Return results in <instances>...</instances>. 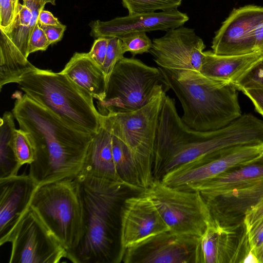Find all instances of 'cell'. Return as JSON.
I'll use <instances>...</instances> for the list:
<instances>
[{"mask_svg":"<svg viewBox=\"0 0 263 263\" xmlns=\"http://www.w3.org/2000/svg\"><path fill=\"white\" fill-rule=\"evenodd\" d=\"M12 114L33 142L29 175L38 185L79 175L93 136L69 125L25 93L16 95Z\"/></svg>","mask_w":263,"mask_h":263,"instance_id":"1","label":"cell"},{"mask_svg":"<svg viewBox=\"0 0 263 263\" xmlns=\"http://www.w3.org/2000/svg\"><path fill=\"white\" fill-rule=\"evenodd\" d=\"M263 144V121L245 114L219 129L199 132L189 128L179 116L175 100L162 103L157 129L153 169L158 179L168 172L229 147Z\"/></svg>","mask_w":263,"mask_h":263,"instance_id":"2","label":"cell"},{"mask_svg":"<svg viewBox=\"0 0 263 263\" xmlns=\"http://www.w3.org/2000/svg\"><path fill=\"white\" fill-rule=\"evenodd\" d=\"M73 182L81 206V229L67 259L74 263L119 262L120 202L126 187L83 174Z\"/></svg>","mask_w":263,"mask_h":263,"instance_id":"3","label":"cell"},{"mask_svg":"<svg viewBox=\"0 0 263 263\" xmlns=\"http://www.w3.org/2000/svg\"><path fill=\"white\" fill-rule=\"evenodd\" d=\"M160 68L180 102L183 112L181 118L189 128L216 130L242 115L237 89L232 83L210 79L196 70Z\"/></svg>","mask_w":263,"mask_h":263,"instance_id":"4","label":"cell"},{"mask_svg":"<svg viewBox=\"0 0 263 263\" xmlns=\"http://www.w3.org/2000/svg\"><path fill=\"white\" fill-rule=\"evenodd\" d=\"M17 84L31 99L69 125L95 136L101 127V114L93 97L66 74L34 66Z\"/></svg>","mask_w":263,"mask_h":263,"instance_id":"5","label":"cell"},{"mask_svg":"<svg viewBox=\"0 0 263 263\" xmlns=\"http://www.w3.org/2000/svg\"><path fill=\"white\" fill-rule=\"evenodd\" d=\"M168 89L161 88L141 108L132 111H109L101 114V124L122 140L135 164L142 191L154 180V148L158 120Z\"/></svg>","mask_w":263,"mask_h":263,"instance_id":"6","label":"cell"},{"mask_svg":"<svg viewBox=\"0 0 263 263\" xmlns=\"http://www.w3.org/2000/svg\"><path fill=\"white\" fill-rule=\"evenodd\" d=\"M161 88L170 89L160 67L124 57L110 76L105 98L97 101L98 110L102 115L109 111L136 110L146 105Z\"/></svg>","mask_w":263,"mask_h":263,"instance_id":"7","label":"cell"},{"mask_svg":"<svg viewBox=\"0 0 263 263\" xmlns=\"http://www.w3.org/2000/svg\"><path fill=\"white\" fill-rule=\"evenodd\" d=\"M30 207L67 252L77 245L81 229V211L73 180L39 185Z\"/></svg>","mask_w":263,"mask_h":263,"instance_id":"8","label":"cell"},{"mask_svg":"<svg viewBox=\"0 0 263 263\" xmlns=\"http://www.w3.org/2000/svg\"><path fill=\"white\" fill-rule=\"evenodd\" d=\"M141 193L153 201L172 232L200 237L212 221L199 191L172 187L154 179Z\"/></svg>","mask_w":263,"mask_h":263,"instance_id":"9","label":"cell"},{"mask_svg":"<svg viewBox=\"0 0 263 263\" xmlns=\"http://www.w3.org/2000/svg\"><path fill=\"white\" fill-rule=\"evenodd\" d=\"M45 5L41 0L19 3L14 22L7 29H0L1 91L6 84L17 83L24 73L34 66L28 60L29 42Z\"/></svg>","mask_w":263,"mask_h":263,"instance_id":"10","label":"cell"},{"mask_svg":"<svg viewBox=\"0 0 263 263\" xmlns=\"http://www.w3.org/2000/svg\"><path fill=\"white\" fill-rule=\"evenodd\" d=\"M8 242L10 263H58L67 251L29 206L18 220Z\"/></svg>","mask_w":263,"mask_h":263,"instance_id":"11","label":"cell"},{"mask_svg":"<svg viewBox=\"0 0 263 263\" xmlns=\"http://www.w3.org/2000/svg\"><path fill=\"white\" fill-rule=\"evenodd\" d=\"M262 154L263 144L227 147L178 166L164 174L161 180L170 186L185 189L215 178Z\"/></svg>","mask_w":263,"mask_h":263,"instance_id":"12","label":"cell"},{"mask_svg":"<svg viewBox=\"0 0 263 263\" xmlns=\"http://www.w3.org/2000/svg\"><path fill=\"white\" fill-rule=\"evenodd\" d=\"M257 263L244 222L221 227L213 220L200 237L197 263Z\"/></svg>","mask_w":263,"mask_h":263,"instance_id":"13","label":"cell"},{"mask_svg":"<svg viewBox=\"0 0 263 263\" xmlns=\"http://www.w3.org/2000/svg\"><path fill=\"white\" fill-rule=\"evenodd\" d=\"M200 237L167 231L126 249V263H197Z\"/></svg>","mask_w":263,"mask_h":263,"instance_id":"14","label":"cell"},{"mask_svg":"<svg viewBox=\"0 0 263 263\" xmlns=\"http://www.w3.org/2000/svg\"><path fill=\"white\" fill-rule=\"evenodd\" d=\"M149 53L159 67L170 71H199L205 45L193 29L181 26L153 40Z\"/></svg>","mask_w":263,"mask_h":263,"instance_id":"15","label":"cell"},{"mask_svg":"<svg viewBox=\"0 0 263 263\" xmlns=\"http://www.w3.org/2000/svg\"><path fill=\"white\" fill-rule=\"evenodd\" d=\"M263 21V7L249 5L234 9L215 32L212 51L221 55H238L257 52L255 32Z\"/></svg>","mask_w":263,"mask_h":263,"instance_id":"16","label":"cell"},{"mask_svg":"<svg viewBox=\"0 0 263 263\" xmlns=\"http://www.w3.org/2000/svg\"><path fill=\"white\" fill-rule=\"evenodd\" d=\"M169 230L153 201L143 194L125 199L120 214V262L124 251Z\"/></svg>","mask_w":263,"mask_h":263,"instance_id":"17","label":"cell"},{"mask_svg":"<svg viewBox=\"0 0 263 263\" xmlns=\"http://www.w3.org/2000/svg\"><path fill=\"white\" fill-rule=\"evenodd\" d=\"M200 193L215 223L235 226L244 222L247 212L263 199V180L219 192Z\"/></svg>","mask_w":263,"mask_h":263,"instance_id":"18","label":"cell"},{"mask_svg":"<svg viewBox=\"0 0 263 263\" xmlns=\"http://www.w3.org/2000/svg\"><path fill=\"white\" fill-rule=\"evenodd\" d=\"M189 18L177 9L152 13L128 14L108 21H92L89 26L91 36L120 38L134 32L168 31L182 26Z\"/></svg>","mask_w":263,"mask_h":263,"instance_id":"19","label":"cell"},{"mask_svg":"<svg viewBox=\"0 0 263 263\" xmlns=\"http://www.w3.org/2000/svg\"><path fill=\"white\" fill-rule=\"evenodd\" d=\"M38 184L29 175L0 178V245L8 240L24 212L29 208Z\"/></svg>","mask_w":263,"mask_h":263,"instance_id":"20","label":"cell"},{"mask_svg":"<svg viewBox=\"0 0 263 263\" xmlns=\"http://www.w3.org/2000/svg\"><path fill=\"white\" fill-rule=\"evenodd\" d=\"M79 174L119 183L124 186L118 173L113 157L110 132L101 124L92 137Z\"/></svg>","mask_w":263,"mask_h":263,"instance_id":"21","label":"cell"},{"mask_svg":"<svg viewBox=\"0 0 263 263\" xmlns=\"http://www.w3.org/2000/svg\"><path fill=\"white\" fill-rule=\"evenodd\" d=\"M263 57L255 52L238 55H221L212 51L203 52L200 72L216 80L232 83Z\"/></svg>","mask_w":263,"mask_h":263,"instance_id":"22","label":"cell"},{"mask_svg":"<svg viewBox=\"0 0 263 263\" xmlns=\"http://www.w3.org/2000/svg\"><path fill=\"white\" fill-rule=\"evenodd\" d=\"M61 72L97 101L105 98L107 84L105 74L88 52L74 53Z\"/></svg>","mask_w":263,"mask_h":263,"instance_id":"23","label":"cell"},{"mask_svg":"<svg viewBox=\"0 0 263 263\" xmlns=\"http://www.w3.org/2000/svg\"><path fill=\"white\" fill-rule=\"evenodd\" d=\"M263 180V154L256 159L235 167L205 182L184 190L215 193Z\"/></svg>","mask_w":263,"mask_h":263,"instance_id":"24","label":"cell"},{"mask_svg":"<svg viewBox=\"0 0 263 263\" xmlns=\"http://www.w3.org/2000/svg\"><path fill=\"white\" fill-rule=\"evenodd\" d=\"M14 116L6 111L0 119V178L17 175L21 168L16 160L12 146L15 129Z\"/></svg>","mask_w":263,"mask_h":263,"instance_id":"25","label":"cell"},{"mask_svg":"<svg viewBox=\"0 0 263 263\" xmlns=\"http://www.w3.org/2000/svg\"><path fill=\"white\" fill-rule=\"evenodd\" d=\"M182 0H121L128 14L152 13L177 9Z\"/></svg>","mask_w":263,"mask_h":263,"instance_id":"26","label":"cell"},{"mask_svg":"<svg viewBox=\"0 0 263 263\" xmlns=\"http://www.w3.org/2000/svg\"><path fill=\"white\" fill-rule=\"evenodd\" d=\"M12 146L16 160L20 167L25 164L30 165L34 161V148L27 132L21 128L14 129L12 136Z\"/></svg>","mask_w":263,"mask_h":263,"instance_id":"27","label":"cell"},{"mask_svg":"<svg viewBox=\"0 0 263 263\" xmlns=\"http://www.w3.org/2000/svg\"><path fill=\"white\" fill-rule=\"evenodd\" d=\"M119 39L122 41L124 52H129L133 57L149 52L153 45V42L144 32L129 33Z\"/></svg>","mask_w":263,"mask_h":263,"instance_id":"28","label":"cell"},{"mask_svg":"<svg viewBox=\"0 0 263 263\" xmlns=\"http://www.w3.org/2000/svg\"><path fill=\"white\" fill-rule=\"evenodd\" d=\"M232 83L240 91L263 88V57Z\"/></svg>","mask_w":263,"mask_h":263,"instance_id":"29","label":"cell"},{"mask_svg":"<svg viewBox=\"0 0 263 263\" xmlns=\"http://www.w3.org/2000/svg\"><path fill=\"white\" fill-rule=\"evenodd\" d=\"M124 53L121 39L116 37H109L105 58L102 67L107 83L115 65L124 58Z\"/></svg>","mask_w":263,"mask_h":263,"instance_id":"30","label":"cell"},{"mask_svg":"<svg viewBox=\"0 0 263 263\" xmlns=\"http://www.w3.org/2000/svg\"><path fill=\"white\" fill-rule=\"evenodd\" d=\"M19 0H0V29L9 27L15 20Z\"/></svg>","mask_w":263,"mask_h":263,"instance_id":"31","label":"cell"},{"mask_svg":"<svg viewBox=\"0 0 263 263\" xmlns=\"http://www.w3.org/2000/svg\"><path fill=\"white\" fill-rule=\"evenodd\" d=\"M50 45L44 30L39 22L35 25L30 36L28 46V52L45 51Z\"/></svg>","mask_w":263,"mask_h":263,"instance_id":"32","label":"cell"},{"mask_svg":"<svg viewBox=\"0 0 263 263\" xmlns=\"http://www.w3.org/2000/svg\"><path fill=\"white\" fill-rule=\"evenodd\" d=\"M108 41L109 37L97 38L88 52L92 59L101 68L105 60Z\"/></svg>","mask_w":263,"mask_h":263,"instance_id":"33","label":"cell"},{"mask_svg":"<svg viewBox=\"0 0 263 263\" xmlns=\"http://www.w3.org/2000/svg\"><path fill=\"white\" fill-rule=\"evenodd\" d=\"M248 236L252 252L263 245V218L251 227Z\"/></svg>","mask_w":263,"mask_h":263,"instance_id":"34","label":"cell"},{"mask_svg":"<svg viewBox=\"0 0 263 263\" xmlns=\"http://www.w3.org/2000/svg\"><path fill=\"white\" fill-rule=\"evenodd\" d=\"M241 91L250 99L256 110L263 116V88H248Z\"/></svg>","mask_w":263,"mask_h":263,"instance_id":"35","label":"cell"},{"mask_svg":"<svg viewBox=\"0 0 263 263\" xmlns=\"http://www.w3.org/2000/svg\"><path fill=\"white\" fill-rule=\"evenodd\" d=\"M40 26L45 33L50 45L55 43L62 39L66 28V26L62 24L59 25Z\"/></svg>","mask_w":263,"mask_h":263,"instance_id":"36","label":"cell"},{"mask_svg":"<svg viewBox=\"0 0 263 263\" xmlns=\"http://www.w3.org/2000/svg\"><path fill=\"white\" fill-rule=\"evenodd\" d=\"M263 218V199L254 207L249 210L245 216L244 222L248 231L257 221Z\"/></svg>","mask_w":263,"mask_h":263,"instance_id":"37","label":"cell"},{"mask_svg":"<svg viewBox=\"0 0 263 263\" xmlns=\"http://www.w3.org/2000/svg\"><path fill=\"white\" fill-rule=\"evenodd\" d=\"M38 22L40 25H59L61 23L49 11L42 10L39 13Z\"/></svg>","mask_w":263,"mask_h":263,"instance_id":"38","label":"cell"},{"mask_svg":"<svg viewBox=\"0 0 263 263\" xmlns=\"http://www.w3.org/2000/svg\"><path fill=\"white\" fill-rule=\"evenodd\" d=\"M255 38L256 51L263 52V21L256 29Z\"/></svg>","mask_w":263,"mask_h":263,"instance_id":"39","label":"cell"},{"mask_svg":"<svg viewBox=\"0 0 263 263\" xmlns=\"http://www.w3.org/2000/svg\"><path fill=\"white\" fill-rule=\"evenodd\" d=\"M252 253L256 258L257 263H263V245Z\"/></svg>","mask_w":263,"mask_h":263,"instance_id":"40","label":"cell"},{"mask_svg":"<svg viewBox=\"0 0 263 263\" xmlns=\"http://www.w3.org/2000/svg\"><path fill=\"white\" fill-rule=\"evenodd\" d=\"M45 5L47 3H50L52 5H55L56 0H41Z\"/></svg>","mask_w":263,"mask_h":263,"instance_id":"41","label":"cell"},{"mask_svg":"<svg viewBox=\"0 0 263 263\" xmlns=\"http://www.w3.org/2000/svg\"><path fill=\"white\" fill-rule=\"evenodd\" d=\"M23 2H26L27 0H22Z\"/></svg>","mask_w":263,"mask_h":263,"instance_id":"42","label":"cell"}]
</instances>
